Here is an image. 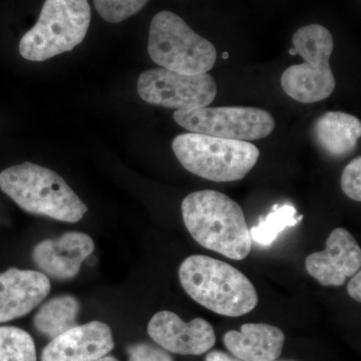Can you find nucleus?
Here are the masks:
<instances>
[{"mask_svg": "<svg viewBox=\"0 0 361 361\" xmlns=\"http://www.w3.org/2000/svg\"><path fill=\"white\" fill-rule=\"evenodd\" d=\"M172 149L187 171L217 183L243 179L260 156L251 142L191 132L177 135Z\"/></svg>", "mask_w": 361, "mask_h": 361, "instance_id": "20e7f679", "label": "nucleus"}, {"mask_svg": "<svg viewBox=\"0 0 361 361\" xmlns=\"http://www.w3.org/2000/svg\"><path fill=\"white\" fill-rule=\"evenodd\" d=\"M205 361H242L236 357L228 355L227 353L220 350H213L207 355Z\"/></svg>", "mask_w": 361, "mask_h": 361, "instance_id": "b1692460", "label": "nucleus"}, {"mask_svg": "<svg viewBox=\"0 0 361 361\" xmlns=\"http://www.w3.org/2000/svg\"><path fill=\"white\" fill-rule=\"evenodd\" d=\"M148 52L161 68L183 75L207 73L217 59L215 47L171 11H161L152 20Z\"/></svg>", "mask_w": 361, "mask_h": 361, "instance_id": "0eeeda50", "label": "nucleus"}, {"mask_svg": "<svg viewBox=\"0 0 361 361\" xmlns=\"http://www.w3.org/2000/svg\"><path fill=\"white\" fill-rule=\"evenodd\" d=\"M302 219L303 216L297 215L293 206L274 205L272 212L268 214L264 220L260 219L258 226L250 230L252 241L259 245L270 246L285 228L293 227Z\"/></svg>", "mask_w": 361, "mask_h": 361, "instance_id": "a211bd4d", "label": "nucleus"}, {"mask_svg": "<svg viewBox=\"0 0 361 361\" xmlns=\"http://www.w3.org/2000/svg\"><path fill=\"white\" fill-rule=\"evenodd\" d=\"M361 158L353 159L344 168L341 176V189L353 201H361Z\"/></svg>", "mask_w": 361, "mask_h": 361, "instance_id": "412c9836", "label": "nucleus"}, {"mask_svg": "<svg viewBox=\"0 0 361 361\" xmlns=\"http://www.w3.org/2000/svg\"><path fill=\"white\" fill-rule=\"evenodd\" d=\"M149 0H94L97 13L110 23H118L141 11Z\"/></svg>", "mask_w": 361, "mask_h": 361, "instance_id": "aec40b11", "label": "nucleus"}, {"mask_svg": "<svg viewBox=\"0 0 361 361\" xmlns=\"http://www.w3.org/2000/svg\"><path fill=\"white\" fill-rule=\"evenodd\" d=\"M32 336L16 326H0V361H37Z\"/></svg>", "mask_w": 361, "mask_h": 361, "instance_id": "6ab92c4d", "label": "nucleus"}, {"mask_svg": "<svg viewBox=\"0 0 361 361\" xmlns=\"http://www.w3.org/2000/svg\"><path fill=\"white\" fill-rule=\"evenodd\" d=\"M115 348L108 324L92 322L77 325L51 339L42 353V361H94Z\"/></svg>", "mask_w": 361, "mask_h": 361, "instance_id": "f8f14e48", "label": "nucleus"}, {"mask_svg": "<svg viewBox=\"0 0 361 361\" xmlns=\"http://www.w3.org/2000/svg\"><path fill=\"white\" fill-rule=\"evenodd\" d=\"M94 250L92 237L82 232H66L58 238L35 245L32 260L47 277L68 280L77 276L82 262Z\"/></svg>", "mask_w": 361, "mask_h": 361, "instance_id": "ddd939ff", "label": "nucleus"}, {"mask_svg": "<svg viewBox=\"0 0 361 361\" xmlns=\"http://www.w3.org/2000/svg\"><path fill=\"white\" fill-rule=\"evenodd\" d=\"M128 361H174L165 349L140 342L128 348Z\"/></svg>", "mask_w": 361, "mask_h": 361, "instance_id": "4be33fe9", "label": "nucleus"}, {"mask_svg": "<svg viewBox=\"0 0 361 361\" xmlns=\"http://www.w3.org/2000/svg\"><path fill=\"white\" fill-rule=\"evenodd\" d=\"M0 189L33 215L77 223L87 212V206L61 176L30 161L2 171Z\"/></svg>", "mask_w": 361, "mask_h": 361, "instance_id": "7ed1b4c3", "label": "nucleus"}, {"mask_svg": "<svg viewBox=\"0 0 361 361\" xmlns=\"http://www.w3.org/2000/svg\"><path fill=\"white\" fill-rule=\"evenodd\" d=\"M174 120L189 132L237 141L264 139L275 129V120L269 111L251 106L178 110Z\"/></svg>", "mask_w": 361, "mask_h": 361, "instance_id": "6e6552de", "label": "nucleus"}, {"mask_svg": "<svg viewBox=\"0 0 361 361\" xmlns=\"http://www.w3.org/2000/svg\"><path fill=\"white\" fill-rule=\"evenodd\" d=\"M90 20L87 0H45L39 20L20 40V56L44 61L73 51L85 39Z\"/></svg>", "mask_w": 361, "mask_h": 361, "instance_id": "39448f33", "label": "nucleus"}, {"mask_svg": "<svg viewBox=\"0 0 361 361\" xmlns=\"http://www.w3.org/2000/svg\"><path fill=\"white\" fill-rule=\"evenodd\" d=\"M274 361H275V360H274ZM283 361H285V360H283ZM286 361H289V360H286Z\"/></svg>", "mask_w": 361, "mask_h": 361, "instance_id": "cd10ccee", "label": "nucleus"}, {"mask_svg": "<svg viewBox=\"0 0 361 361\" xmlns=\"http://www.w3.org/2000/svg\"><path fill=\"white\" fill-rule=\"evenodd\" d=\"M226 348L242 361H274L282 353L285 336L266 323H246L240 331L230 330L223 338Z\"/></svg>", "mask_w": 361, "mask_h": 361, "instance_id": "2eb2a0df", "label": "nucleus"}, {"mask_svg": "<svg viewBox=\"0 0 361 361\" xmlns=\"http://www.w3.org/2000/svg\"><path fill=\"white\" fill-rule=\"evenodd\" d=\"M94 361H118V360H116V357H114V356L106 355V356H104V357L99 358V360H97Z\"/></svg>", "mask_w": 361, "mask_h": 361, "instance_id": "393cba45", "label": "nucleus"}, {"mask_svg": "<svg viewBox=\"0 0 361 361\" xmlns=\"http://www.w3.org/2000/svg\"><path fill=\"white\" fill-rule=\"evenodd\" d=\"M80 310V304L75 296L54 297L40 306L33 318V325L37 332L51 341L77 326Z\"/></svg>", "mask_w": 361, "mask_h": 361, "instance_id": "f3484780", "label": "nucleus"}, {"mask_svg": "<svg viewBox=\"0 0 361 361\" xmlns=\"http://www.w3.org/2000/svg\"><path fill=\"white\" fill-rule=\"evenodd\" d=\"M222 58L224 59H227L228 58H229V54H228V52L226 51L223 52Z\"/></svg>", "mask_w": 361, "mask_h": 361, "instance_id": "bb28decb", "label": "nucleus"}, {"mask_svg": "<svg viewBox=\"0 0 361 361\" xmlns=\"http://www.w3.org/2000/svg\"><path fill=\"white\" fill-rule=\"evenodd\" d=\"M51 289L49 278L39 271L13 267L0 273V323L27 315Z\"/></svg>", "mask_w": 361, "mask_h": 361, "instance_id": "4468645a", "label": "nucleus"}, {"mask_svg": "<svg viewBox=\"0 0 361 361\" xmlns=\"http://www.w3.org/2000/svg\"><path fill=\"white\" fill-rule=\"evenodd\" d=\"M179 278L188 295L217 314L238 317L257 306V291L250 280L218 259L190 256L180 266Z\"/></svg>", "mask_w": 361, "mask_h": 361, "instance_id": "f03ea898", "label": "nucleus"}, {"mask_svg": "<svg viewBox=\"0 0 361 361\" xmlns=\"http://www.w3.org/2000/svg\"><path fill=\"white\" fill-rule=\"evenodd\" d=\"M348 292L351 298L357 302L361 301V272L360 270L351 277L348 285Z\"/></svg>", "mask_w": 361, "mask_h": 361, "instance_id": "5701e85b", "label": "nucleus"}, {"mask_svg": "<svg viewBox=\"0 0 361 361\" xmlns=\"http://www.w3.org/2000/svg\"><path fill=\"white\" fill-rule=\"evenodd\" d=\"M188 231L204 248L233 260L250 254L252 238L241 206L213 190L194 192L182 202Z\"/></svg>", "mask_w": 361, "mask_h": 361, "instance_id": "f257e3e1", "label": "nucleus"}, {"mask_svg": "<svg viewBox=\"0 0 361 361\" xmlns=\"http://www.w3.org/2000/svg\"><path fill=\"white\" fill-rule=\"evenodd\" d=\"M306 270L323 286H342L361 267V249L355 237L336 228L326 240L322 252L310 254L305 261Z\"/></svg>", "mask_w": 361, "mask_h": 361, "instance_id": "9b49d317", "label": "nucleus"}, {"mask_svg": "<svg viewBox=\"0 0 361 361\" xmlns=\"http://www.w3.org/2000/svg\"><path fill=\"white\" fill-rule=\"evenodd\" d=\"M149 336L160 348L180 355H202L216 342L212 325L203 318L185 322L171 311L157 312L148 324Z\"/></svg>", "mask_w": 361, "mask_h": 361, "instance_id": "9d476101", "label": "nucleus"}, {"mask_svg": "<svg viewBox=\"0 0 361 361\" xmlns=\"http://www.w3.org/2000/svg\"><path fill=\"white\" fill-rule=\"evenodd\" d=\"M292 44L304 63L285 70L281 75L282 89L299 103L324 101L336 85L329 63L334 49L331 32L317 23L305 25L294 33Z\"/></svg>", "mask_w": 361, "mask_h": 361, "instance_id": "423d86ee", "label": "nucleus"}, {"mask_svg": "<svg viewBox=\"0 0 361 361\" xmlns=\"http://www.w3.org/2000/svg\"><path fill=\"white\" fill-rule=\"evenodd\" d=\"M312 133L325 154L331 158H345L357 147L361 123L360 118L343 111H329L316 118Z\"/></svg>", "mask_w": 361, "mask_h": 361, "instance_id": "dca6fc26", "label": "nucleus"}, {"mask_svg": "<svg viewBox=\"0 0 361 361\" xmlns=\"http://www.w3.org/2000/svg\"><path fill=\"white\" fill-rule=\"evenodd\" d=\"M137 92L146 103L176 110H193L212 104L217 94L215 80L209 73L183 75L154 68L137 80Z\"/></svg>", "mask_w": 361, "mask_h": 361, "instance_id": "1a4fd4ad", "label": "nucleus"}, {"mask_svg": "<svg viewBox=\"0 0 361 361\" xmlns=\"http://www.w3.org/2000/svg\"><path fill=\"white\" fill-rule=\"evenodd\" d=\"M289 54H290L291 56H296L297 52L295 49H294L293 47H292V49H289Z\"/></svg>", "mask_w": 361, "mask_h": 361, "instance_id": "a878e982", "label": "nucleus"}]
</instances>
